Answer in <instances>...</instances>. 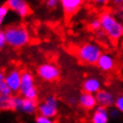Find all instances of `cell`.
<instances>
[{
	"mask_svg": "<svg viewBox=\"0 0 123 123\" xmlns=\"http://www.w3.org/2000/svg\"><path fill=\"white\" fill-rule=\"evenodd\" d=\"M3 32L6 44L12 48H22L30 42V33L23 24H10L3 29Z\"/></svg>",
	"mask_w": 123,
	"mask_h": 123,
	"instance_id": "1",
	"label": "cell"
},
{
	"mask_svg": "<svg viewBox=\"0 0 123 123\" xmlns=\"http://www.w3.org/2000/svg\"><path fill=\"white\" fill-rule=\"evenodd\" d=\"M98 18L101 23V29L111 42L116 44L123 39V24L112 13L104 11Z\"/></svg>",
	"mask_w": 123,
	"mask_h": 123,
	"instance_id": "2",
	"label": "cell"
},
{
	"mask_svg": "<svg viewBox=\"0 0 123 123\" xmlns=\"http://www.w3.org/2000/svg\"><path fill=\"white\" fill-rule=\"evenodd\" d=\"M102 49L94 42L82 43L75 49V55L78 61L84 65L95 66L102 54Z\"/></svg>",
	"mask_w": 123,
	"mask_h": 123,
	"instance_id": "3",
	"label": "cell"
},
{
	"mask_svg": "<svg viewBox=\"0 0 123 123\" xmlns=\"http://www.w3.org/2000/svg\"><path fill=\"white\" fill-rule=\"evenodd\" d=\"M20 96L26 99H35L38 100L39 91L36 85L35 76L31 72L24 71L22 73V79H21V87H20Z\"/></svg>",
	"mask_w": 123,
	"mask_h": 123,
	"instance_id": "4",
	"label": "cell"
},
{
	"mask_svg": "<svg viewBox=\"0 0 123 123\" xmlns=\"http://www.w3.org/2000/svg\"><path fill=\"white\" fill-rule=\"evenodd\" d=\"M37 75L46 82H54L61 77V69L52 63H43L37 67Z\"/></svg>",
	"mask_w": 123,
	"mask_h": 123,
	"instance_id": "5",
	"label": "cell"
},
{
	"mask_svg": "<svg viewBox=\"0 0 123 123\" xmlns=\"http://www.w3.org/2000/svg\"><path fill=\"white\" fill-rule=\"evenodd\" d=\"M39 101L35 99H26L19 95L13 96V111L21 112L26 115H33L38 112Z\"/></svg>",
	"mask_w": 123,
	"mask_h": 123,
	"instance_id": "6",
	"label": "cell"
},
{
	"mask_svg": "<svg viewBox=\"0 0 123 123\" xmlns=\"http://www.w3.org/2000/svg\"><path fill=\"white\" fill-rule=\"evenodd\" d=\"M38 113L40 116L53 119L58 113V99L54 95H48L39 103Z\"/></svg>",
	"mask_w": 123,
	"mask_h": 123,
	"instance_id": "7",
	"label": "cell"
},
{
	"mask_svg": "<svg viewBox=\"0 0 123 123\" xmlns=\"http://www.w3.org/2000/svg\"><path fill=\"white\" fill-rule=\"evenodd\" d=\"M5 3L10 8V11L14 12L20 18L28 17L32 12L28 2L25 0H7Z\"/></svg>",
	"mask_w": 123,
	"mask_h": 123,
	"instance_id": "8",
	"label": "cell"
},
{
	"mask_svg": "<svg viewBox=\"0 0 123 123\" xmlns=\"http://www.w3.org/2000/svg\"><path fill=\"white\" fill-rule=\"evenodd\" d=\"M22 71L17 68L10 70L7 73H5L4 82L12 89L14 93H18L20 91L21 87V79H22Z\"/></svg>",
	"mask_w": 123,
	"mask_h": 123,
	"instance_id": "9",
	"label": "cell"
},
{
	"mask_svg": "<svg viewBox=\"0 0 123 123\" xmlns=\"http://www.w3.org/2000/svg\"><path fill=\"white\" fill-rule=\"evenodd\" d=\"M84 2L81 0H61L60 4L65 15V18L69 19L77 13Z\"/></svg>",
	"mask_w": 123,
	"mask_h": 123,
	"instance_id": "10",
	"label": "cell"
},
{
	"mask_svg": "<svg viewBox=\"0 0 123 123\" xmlns=\"http://www.w3.org/2000/svg\"><path fill=\"white\" fill-rule=\"evenodd\" d=\"M96 66L103 72H112L116 69L117 62L112 54L107 53V52H103L98 60Z\"/></svg>",
	"mask_w": 123,
	"mask_h": 123,
	"instance_id": "11",
	"label": "cell"
},
{
	"mask_svg": "<svg viewBox=\"0 0 123 123\" xmlns=\"http://www.w3.org/2000/svg\"><path fill=\"white\" fill-rule=\"evenodd\" d=\"M77 102H78V105L86 111L95 110L98 106L96 96L93 94L85 93V92L79 94V96L77 98Z\"/></svg>",
	"mask_w": 123,
	"mask_h": 123,
	"instance_id": "12",
	"label": "cell"
},
{
	"mask_svg": "<svg viewBox=\"0 0 123 123\" xmlns=\"http://www.w3.org/2000/svg\"><path fill=\"white\" fill-rule=\"evenodd\" d=\"M95 96H96V100L99 106H103V107L109 109V107L115 105L116 97L111 91L101 89Z\"/></svg>",
	"mask_w": 123,
	"mask_h": 123,
	"instance_id": "13",
	"label": "cell"
},
{
	"mask_svg": "<svg viewBox=\"0 0 123 123\" xmlns=\"http://www.w3.org/2000/svg\"><path fill=\"white\" fill-rule=\"evenodd\" d=\"M82 92L96 95L101 90V81L97 77H87L81 84Z\"/></svg>",
	"mask_w": 123,
	"mask_h": 123,
	"instance_id": "14",
	"label": "cell"
},
{
	"mask_svg": "<svg viewBox=\"0 0 123 123\" xmlns=\"http://www.w3.org/2000/svg\"><path fill=\"white\" fill-rule=\"evenodd\" d=\"M110 112L106 107L98 105L91 116V123H109Z\"/></svg>",
	"mask_w": 123,
	"mask_h": 123,
	"instance_id": "15",
	"label": "cell"
},
{
	"mask_svg": "<svg viewBox=\"0 0 123 123\" xmlns=\"http://www.w3.org/2000/svg\"><path fill=\"white\" fill-rule=\"evenodd\" d=\"M0 111H13V96L0 95Z\"/></svg>",
	"mask_w": 123,
	"mask_h": 123,
	"instance_id": "16",
	"label": "cell"
},
{
	"mask_svg": "<svg viewBox=\"0 0 123 123\" xmlns=\"http://www.w3.org/2000/svg\"><path fill=\"white\" fill-rule=\"evenodd\" d=\"M8 14H10V8H8L6 3L0 4V27L2 26L5 18L8 16Z\"/></svg>",
	"mask_w": 123,
	"mask_h": 123,
	"instance_id": "17",
	"label": "cell"
},
{
	"mask_svg": "<svg viewBox=\"0 0 123 123\" xmlns=\"http://www.w3.org/2000/svg\"><path fill=\"white\" fill-rule=\"evenodd\" d=\"M89 28L92 31H99L101 29V23H100V20L99 18H94L92 19L90 22H89Z\"/></svg>",
	"mask_w": 123,
	"mask_h": 123,
	"instance_id": "18",
	"label": "cell"
},
{
	"mask_svg": "<svg viewBox=\"0 0 123 123\" xmlns=\"http://www.w3.org/2000/svg\"><path fill=\"white\" fill-rule=\"evenodd\" d=\"M14 92L12 91V89L8 87V86L3 82V84L1 85V87H0V95H2V96H6V97H11V96H14Z\"/></svg>",
	"mask_w": 123,
	"mask_h": 123,
	"instance_id": "19",
	"label": "cell"
},
{
	"mask_svg": "<svg viewBox=\"0 0 123 123\" xmlns=\"http://www.w3.org/2000/svg\"><path fill=\"white\" fill-rule=\"evenodd\" d=\"M115 109H117L120 113L123 114V94H120L118 97H116L115 101Z\"/></svg>",
	"mask_w": 123,
	"mask_h": 123,
	"instance_id": "20",
	"label": "cell"
},
{
	"mask_svg": "<svg viewBox=\"0 0 123 123\" xmlns=\"http://www.w3.org/2000/svg\"><path fill=\"white\" fill-rule=\"evenodd\" d=\"M36 123H55V121L51 118H47V117L38 115L36 117Z\"/></svg>",
	"mask_w": 123,
	"mask_h": 123,
	"instance_id": "21",
	"label": "cell"
},
{
	"mask_svg": "<svg viewBox=\"0 0 123 123\" xmlns=\"http://www.w3.org/2000/svg\"><path fill=\"white\" fill-rule=\"evenodd\" d=\"M45 4H46V7L49 8V10H54L60 4V1H57V0H47L45 2Z\"/></svg>",
	"mask_w": 123,
	"mask_h": 123,
	"instance_id": "22",
	"label": "cell"
},
{
	"mask_svg": "<svg viewBox=\"0 0 123 123\" xmlns=\"http://www.w3.org/2000/svg\"><path fill=\"white\" fill-rule=\"evenodd\" d=\"M6 44V41H5V36H4V32L3 30H0V51L2 50Z\"/></svg>",
	"mask_w": 123,
	"mask_h": 123,
	"instance_id": "23",
	"label": "cell"
},
{
	"mask_svg": "<svg viewBox=\"0 0 123 123\" xmlns=\"http://www.w3.org/2000/svg\"><path fill=\"white\" fill-rule=\"evenodd\" d=\"M110 112V117H113V118H118L119 117V111L117 109H112L111 111H109Z\"/></svg>",
	"mask_w": 123,
	"mask_h": 123,
	"instance_id": "24",
	"label": "cell"
},
{
	"mask_svg": "<svg viewBox=\"0 0 123 123\" xmlns=\"http://www.w3.org/2000/svg\"><path fill=\"white\" fill-rule=\"evenodd\" d=\"M4 79H5V73L2 70H0V87L4 82Z\"/></svg>",
	"mask_w": 123,
	"mask_h": 123,
	"instance_id": "25",
	"label": "cell"
},
{
	"mask_svg": "<svg viewBox=\"0 0 123 123\" xmlns=\"http://www.w3.org/2000/svg\"><path fill=\"white\" fill-rule=\"evenodd\" d=\"M68 102H69V104H71V105H73V104H74L75 102H76V99L73 96H71L69 98V100H68Z\"/></svg>",
	"mask_w": 123,
	"mask_h": 123,
	"instance_id": "26",
	"label": "cell"
},
{
	"mask_svg": "<svg viewBox=\"0 0 123 123\" xmlns=\"http://www.w3.org/2000/svg\"><path fill=\"white\" fill-rule=\"evenodd\" d=\"M121 48H122V50H123V39H122V41H121Z\"/></svg>",
	"mask_w": 123,
	"mask_h": 123,
	"instance_id": "27",
	"label": "cell"
}]
</instances>
